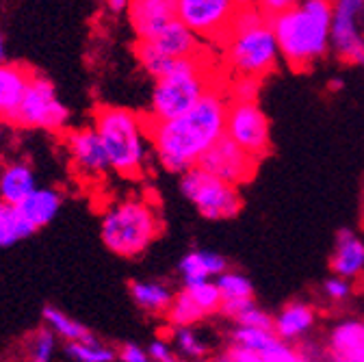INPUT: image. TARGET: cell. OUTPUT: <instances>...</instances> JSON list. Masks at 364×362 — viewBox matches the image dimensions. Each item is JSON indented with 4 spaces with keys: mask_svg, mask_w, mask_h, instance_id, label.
I'll return each mask as SVG.
<instances>
[{
    "mask_svg": "<svg viewBox=\"0 0 364 362\" xmlns=\"http://www.w3.org/2000/svg\"><path fill=\"white\" fill-rule=\"evenodd\" d=\"M230 94L215 85L196 109L169 122H150V142L156 163L169 174H187L198 167L206 152L225 137Z\"/></svg>",
    "mask_w": 364,
    "mask_h": 362,
    "instance_id": "6da1fadb",
    "label": "cell"
},
{
    "mask_svg": "<svg viewBox=\"0 0 364 362\" xmlns=\"http://www.w3.org/2000/svg\"><path fill=\"white\" fill-rule=\"evenodd\" d=\"M334 0H301L291 11L271 18L280 57L293 70H308L330 53Z\"/></svg>",
    "mask_w": 364,
    "mask_h": 362,
    "instance_id": "7a4b0ae2",
    "label": "cell"
},
{
    "mask_svg": "<svg viewBox=\"0 0 364 362\" xmlns=\"http://www.w3.org/2000/svg\"><path fill=\"white\" fill-rule=\"evenodd\" d=\"M94 128L109 156L111 171L126 180L144 178L152 154L148 117L124 107H98Z\"/></svg>",
    "mask_w": 364,
    "mask_h": 362,
    "instance_id": "3957f363",
    "label": "cell"
},
{
    "mask_svg": "<svg viewBox=\"0 0 364 362\" xmlns=\"http://www.w3.org/2000/svg\"><path fill=\"white\" fill-rule=\"evenodd\" d=\"M221 46L223 61L235 78L260 80L276 70L282 59L271 18L260 11L256 0H247L243 5Z\"/></svg>",
    "mask_w": 364,
    "mask_h": 362,
    "instance_id": "277c9868",
    "label": "cell"
},
{
    "mask_svg": "<svg viewBox=\"0 0 364 362\" xmlns=\"http://www.w3.org/2000/svg\"><path fill=\"white\" fill-rule=\"evenodd\" d=\"M163 217L144 198H124L105 208L100 217V239L119 258H136L161 237Z\"/></svg>",
    "mask_w": 364,
    "mask_h": 362,
    "instance_id": "5b68a950",
    "label": "cell"
},
{
    "mask_svg": "<svg viewBox=\"0 0 364 362\" xmlns=\"http://www.w3.org/2000/svg\"><path fill=\"white\" fill-rule=\"evenodd\" d=\"M215 85L204 55L178 59L167 76L154 80L146 117L150 122H169L185 115L198 107Z\"/></svg>",
    "mask_w": 364,
    "mask_h": 362,
    "instance_id": "8992f818",
    "label": "cell"
},
{
    "mask_svg": "<svg viewBox=\"0 0 364 362\" xmlns=\"http://www.w3.org/2000/svg\"><path fill=\"white\" fill-rule=\"evenodd\" d=\"M180 193L208 221L235 219L243 208V196L239 187L223 183L221 178L208 174L202 167H193L180 176Z\"/></svg>",
    "mask_w": 364,
    "mask_h": 362,
    "instance_id": "52a82bcc",
    "label": "cell"
},
{
    "mask_svg": "<svg viewBox=\"0 0 364 362\" xmlns=\"http://www.w3.org/2000/svg\"><path fill=\"white\" fill-rule=\"evenodd\" d=\"M245 3L247 0H176V16L200 39L223 43Z\"/></svg>",
    "mask_w": 364,
    "mask_h": 362,
    "instance_id": "ba28073f",
    "label": "cell"
},
{
    "mask_svg": "<svg viewBox=\"0 0 364 362\" xmlns=\"http://www.w3.org/2000/svg\"><path fill=\"white\" fill-rule=\"evenodd\" d=\"M70 111L57 96L55 85L43 78L33 76L26 87V94L20 102L14 124L22 128H39V130H63L68 126Z\"/></svg>",
    "mask_w": 364,
    "mask_h": 362,
    "instance_id": "9c48e42d",
    "label": "cell"
},
{
    "mask_svg": "<svg viewBox=\"0 0 364 362\" xmlns=\"http://www.w3.org/2000/svg\"><path fill=\"white\" fill-rule=\"evenodd\" d=\"M225 137L243 148L258 163L271 152L269 117L256 100H230L225 119Z\"/></svg>",
    "mask_w": 364,
    "mask_h": 362,
    "instance_id": "30bf717a",
    "label": "cell"
},
{
    "mask_svg": "<svg viewBox=\"0 0 364 362\" xmlns=\"http://www.w3.org/2000/svg\"><path fill=\"white\" fill-rule=\"evenodd\" d=\"M364 0H334L330 50L347 63L364 70Z\"/></svg>",
    "mask_w": 364,
    "mask_h": 362,
    "instance_id": "8fae6325",
    "label": "cell"
},
{
    "mask_svg": "<svg viewBox=\"0 0 364 362\" xmlns=\"http://www.w3.org/2000/svg\"><path fill=\"white\" fill-rule=\"evenodd\" d=\"M198 167H202L208 174L221 178L223 183L235 185V187L241 189L243 185H247L250 180L256 176L258 161L254 156H250L243 148H239L235 142L223 137L221 142H217L206 152V156L202 159V163Z\"/></svg>",
    "mask_w": 364,
    "mask_h": 362,
    "instance_id": "7c38bea8",
    "label": "cell"
},
{
    "mask_svg": "<svg viewBox=\"0 0 364 362\" xmlns=\"http://www.w3.org/2000/svg\"><path fill=\"white\" fill-rule=\"evenodd\" d=\"M65 146L74 171L80 178H85L87 183H91V180H105V176L111 171L109 156L94 126L70 130L65 137Z\"/></svg>",
    "mask_w": 364,
    "mask_h": 362,
    "instance_id": "4fadbf2b",
    "label": "cell"
},
{
    "mask_svg": "<svg viewBox=\"0 0 364 362\" xmlns=\"http://www.w3.org/2000/svg\"><path fill=\"white\" fill-rule=\"evenodd\" d=\"M128 18L136 39L146 41L171 24L176 16V0H130Z\"/></svg>",
    "mask_w": 364,
    "mask_h": 362,
    "instance_id": "5bb4252c",
    "label": "cell"
},
{
    "mask_svg": "<svg viewBox=\"0 0 364 362\" xmlns=\"http://www.w3.org/2000/svg\"><path fill=\"white\" fill-rule=\"evenodd\" d=\"M318 321V310L310 302L293 299L284 304L273 316V332L282 343H297L306 339Z\"/></svg>",
    "mask_w": 364,
    "mask_h": 362,
    "instance_id": "9a60e30c",
    "label": "cell"
},
{
    "mask_svg": "<svg viewBox=\"0 0 364 362\" xmlns=\"http://www.w3.org/2000/svg\"><path fill=\"white\" fill-rule=\"evenodd\" d=\"M328 362H364V319H343L326 341Z\"/></svg>",
    "mask_w": 364,
    "mask_h": 362,
    "instance_id": "2e32d148",
    "label": "cell"
},
{
    "mask_svg": "<svg viewBox=\"0 0 364 362\" xmlns=\"http://www.w3.org/2000/svg\"><path fill=\"white\" fill-rule=\"evenodd\" d=\"M332 274L345 280H360L364 276V239L353 230H341L330 254Z\"/></svg>",
    "mask_w": 364,
    "mask_h": 362,
    "instance_id": "e0dca14e",
    "label": "cell"
},
{
    "mask_svg": "<svg viewBox=\"0 0 364 362\" xmlns=\"http://www.w3.org/2000/svg\"><path fill=\"white\" fill-rule=\"evenodd\" d=\"M33 76L35 74L26 65L5 63V61L0 63V122L14 124Z\"/></svg>",
    "mask_w": 364,
    "mask_h": 362,
    "instance_id": "ac0fdd59",
    "label": "cell"
},
{
    "mask_svg": "<svg viewBox=\"0 0 364 362\" xmlns=\"http://www.w3.org/2000/svg\"><path fill=\"white\" fill-rule=\"evenodd\" d=\"M146 41H150L161 55L169 59H189V57L202 55L200 53L202 39L189 26L182 24L178 18L171 24H167L161 33H156L152 39H146Z\"/></svg>",
    "mask_w": 364,
    "mask_h": 362,
    "instance_id": "d6986e66",
    "label": "cell"
},
{
    "mask_svg": "<svg viewBox=\"0 0 364 362\" xmlns=\"http://www.w3.org/2000/svg\"><path fill=\"white\" fill-rule=\"evenodd\" d=\"M225 271H228L225 256L213 250H191L178 262V274L182 278V284L217 280Z\"/></svg>",
    "mask_w": 364,
    "mask_h": 362,
    "instance_id": "ffe728a7",
    "label": "cell"
},
{
    "mask_svg": "<svg viewBox=\"0 0 364 362\" xmlns=\"http://www.w3.org/2000/svg\"><path fill=\"white\" fill-rule=\"evenodd\" d=\"M219 293H221V314L230 316L235 321L237 316L247 310L254 302V284L250 282V278L241 271H232L228 269L225 274H221L217 280Z\"/></svg>",
    "mask_w": 364,
    "mask_h": 362,
    "instance_id": "44dd1931",
    "label": "cell"
},
{
    "mask_svg": "<svg viewBox=\"0 0 364 362\" xmlns=\"http://www.w3.org/2000/svg\"><path fill=\"white\" fill-rule=\"evenodd\" d=\"M61 206H63L61 191H57L53 187H37L16 208L20 211L22 219L37 233V230L46 228V225H48L50 221H55V217L59 215Z\"/></svg>",
    "mask_w": 364,
    "mask_h": 362,
    "instance_id": "7402d4cb",
    "label": "cell"
},
{
    "mask_svg": "<svg viewBox=\"0 0 364 362\" xmlns=\"http://www.w3.org/2000/svg\"><path fill=\"white\" fill-rule=\"evenodd\" d=\"M39 185L35 171L26 161H9L5 165H0V200L3 202L18 206Z\"/></svg>",
    "mask_w": 364,
    "mask_h": 362,
    "instance_id": "603a6c76",
    "label": "cell"
},
{
    "mask_svg": "<svg viewBox=\"0 0 364 362\" xmlns=\"http://www.w3.org/2000/svg\"><path fill=\"white\" fill-rule=\"evenodd\" d=\"M128 293L134 306L150 316H165L176 297L171 287L161 280H132Z\"/></svg>",
    "mask_w": 364,
    "mask_h": 362,
    "instance_id": "cb8c5ba5",
    "label": "cell"
},
{
    "mask_svg": "<svg viewBox=\"0 0 364 362\" xmlns=\"http://www.w3.org/2000/svg\"><path fill=\"white\" fill-rule=\"evenodd\" d=\"M41 319H43V328H48L57 339H61L65 345L70 343H80V341H87L94 334L91 330L80 324L74 316H70L65 310L53 306V304H46L43 310H41Z\"/></svg>",
    "mask_w": 364,
    "mask_h": 362,
    "instance_id": "d4e9b609",
    "label": "cell"
},
{
    "mask_svg": "<svg viewBox=\"0 0 364 362\" xmlns=\"http://www.w3.org/2000/svg\"><path fill=\"white\" fill-rule=\"evenodd\" d=\"M171 347L180 360L187 362H208L210 345L196 328H171L167 334Z\"/></svg>",
    "mask_w": 364,
    "mask_h": 362,
    "instance_id": "484cf974",
    "label": "cell"
},
{
    "mask_svg": "<svg viewBox=\"0 0 364 362\" xmlns=\"http://www.w3.org/2000/svg\"><path fill=\"white\" fill-rule=\"evenodd\" d=\"M282 341L276 336L273 330H260V328H243V326H235L230 330V347L250 351V353H258L264 356L267 351H271L273 347H278Z\"/></svg>",
    "mask_w": 364,
    "mask_h": 362,
    "instance_id": "4316f807",
    "label": "cell"
},
{
    "mask_svg": "<svg viewBox=\"0 0 364 362\" xmlns=\"http://www.w3.org/2000/svg\"><path fill=\"white\" fill-rule=\"evenodd\" d=\"M33 235L35 230L22 219L20 211L0 200V247H14Z\"/></svg>",
    "mask_w": 364,
    "mask_h": 362,
    "instance_id": "83f0119b",
    "label": "cell"
},
{
    "mask_svg": "<svg viewBox=\"0 0 364 362\" xmlns=\"http://www.w3.org/2000/svg\"><path fill=\"white\" fill-rule=\"evenodd\" d=\"M208 316L200 310V306L191 299V295L182 289L176 293L167 314H165V321L171 328H196L198 324H202Z\"/></svg>",
    "mask_w": 364,
    "mask_h": 362,
    "instance_id": "f1b7e54d",
    "label": "cell"
},
{
    "mask_svg": "<svg viewBox=\"0 0 364 362\" xmlns=\"http://www.w3.org/2000/svg\"><path fill=\"white\" fill-rule=\"evenodd\" d=\"M65 353L74 362H115L117 360V349L100 341L96 334L87 341L65 345Z\"/></svg>",
    "mask_w": 364,
    "mask_h": 362,
    "instance_id": "f546056e",
    "label": "cell"
},
{
    "mask_svg": "<svg viewBox=\"0 0 364 362\" xmlns=\"http://www.w3.org/2000/svg\"><path fill=\"white\" fill-rule=\"evenodd\" d=\"M24 360L31 362H50L57 349V336L48 328H37L33 334L26 336L22 343Z\"/></svg>",
    "mask_w": 364,
    "mask_h": 362,
    "instance_id": "4dcf8cb0",
    "label": "cell"
},
{
    "mask_svg": "<svg viewBox=\"0 0 364 362\" xmlns=\"http://www.w3.org/2000/svg\"><path fill=\"white\" fill-rule=\"evenodd\" d=\"M182 289H185V291L191 295V299L200 306V310H202L206 316L221 312V293H219V287H217L215 280L185 284Z\"/></svg>",
    "mask_w": 364,
    "mask_h": 362,
    "instance_id": "1f68e13d",
    "label": "cell"
},
{
    "mask_svg": "<svg viewBox=\"0 0 364 362\" xmlns=\"http://www.w3.org/2000/svg\"><path fill=\"white\" fill-rule=\"evenodd\" d=\"M235 326H243V328H260V330H273V316L260 308L258 304H252L247 310H243L237 319Z\"/></svg>",
    "mask_w": 364,
    "mask_h": 362,
    "instance_id": "d6a6232c",
    "label": "cell"
},
{
    "mask_svg": "<svg viewBox=\"0 0 364 362\" xmlns=\"http://www.w3.org/2000/svg\"><path fill=\"white\" fill-rule=\"evenodd\" d=\"M321 293L332 304H345L353 295V282L345 280V278H338V276H332V278H328L323 282Z\"/></svg>",
    "mask_w": 364,
    "mask_h": 362,
    "instance_id": "836d02e7",
    "label": "cell"
},
{
    "mask_svg": "<svg viewBox=\"0 0 364 362\" xmlns=\"http://www.w3.org/2000/svg\"><path fill=\"white\" fill-rule=\"evenodd\" d=\"M258 85L260 80L254 78H235V82L228 87V94H230V100H256Z\"/></svg>",
    "mask_w": 364,
    "mask_h": 362,
    "instance_id": "e575fe53",
    "label": "cell"
},
{
    "mask_svg": "<svg viewBox=\"0 0 364 362\" xmlns=\"http://www.w3.org/2000/svg\"><path fill=\"white\" fill-rule=\"evenodd\" d=\"M148 351H150V356H152L154 362H180V358H178V353H176V349L171 347V343H169L167 336L154 339V341L150 343Z\"/></svg>",
    "mask_w": 364,
    "mask_h": 362,
    "instance_id": "d590c367",
    "label": "cell"
},
{
    "mask_svg": "<svg viewBox=\"0 0 364 362\" xmlns=\"http://www.w3.org/2000/svg\"><path fill=\"white\" fill-rule=\"evenodd\" d=\"M301 0H256V5L260 7V11L267 18H276L282 16L287 11H291L293 7H297Z\"/></svg>",
    "mask_w": 364,
    "mask_h": 362,
    "instance_id": "8d00e7d4",
    "label": "cell"
},
{
    "mask_svg": "<svg viewBox=\"0 0 364 362\" xmlns=\"http://www.w3.org/2000/svg\"><path fill=\"white\" fill-rule=\"evenodd\" d=\"M117 358H119V362H154L150 351L136 343H124L117 349Z\"/></svg>",
    "mask_w": 364,
    "mask_h": 362,
    "instance_id": "74e56055",
    "label": "cell"
},
{
    "mask_svg": "<svg viewBox=\"0 0 364 362\" xmlns=\"http://www.w3.org/2000/svg\"><path fill=\"white\" fill-rule=\"evenodd\" d=\"M107 7H109L113 14L128 11V7H130V0H107Z\"/></svg>",
    "mask_w": 364,
    "mask_h": 362,
    "instance_id": "f35d334b",
    "label": "cell"
},
{
    "mask_svg": "<svg viewBox=\"0 0 364 362\" xmlns=\"http://www.w3.org/2000/svg\"><path fill=\"white\" fill-rule=\"evenodd\" d=\"M5 59V41H3V33H0V63Z\"/></svg>",
    "mask_w": 364,
    "mask_h": 362,
    "instance_id": "ab89813d",
    "label": "cell"
},
{
    "mask_svg": "<svg viewBox=\"0 0 364 362\" xmlns=\"http://www.w3.org/2000/svg\"><path fill=\"white\" fill-rule=\"evenodd\" d=\"M330 85H332V89H341V87H343V80H341V78H334Z\"/></svg>",
    "mask_w": 364,
    "mask_h": 362,
    "instance_id": "60d3db41",
    "label": "cell"
},
{
    "mask_svg": "<svg viewBox=\"0 0 364 362\" xmlns=\"http://www.w3.org/2000/svg\"><path fill=\"white\" fill-rule=\"evenodd\" d=\"M22 362H31V360H22Z\"/></svg>",
    "mask_w": 364,
    "mask_h": 362,
    "instance_id": "b9f144b4",
    "label": "cell"
}]
</instances>
